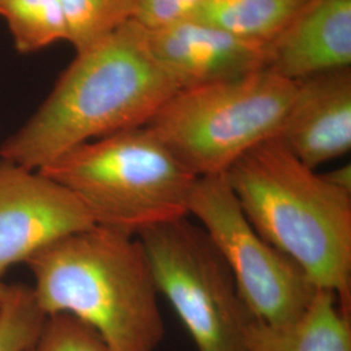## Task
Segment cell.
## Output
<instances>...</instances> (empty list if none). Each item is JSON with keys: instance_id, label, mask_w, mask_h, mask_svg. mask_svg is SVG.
Instances as JSON below:
<instances>
[{"instance_id": "obj_12", "label": "cell", "mask_w": 351, "mask_h": 351, "mask_svg": "<svg viewBox=\"0 0 351 351\" xmlns=\"http://www.w3.org/2000/svg\"><path fill=\"white\" fill-rule=\"evenodd\" d=\"M246 351H351V313L336 293L317 289L297 319L267 324L251 316L245 328Z\"/></svg>"}, {"instance_id": "obj_1", "label": "cell", "mask_w": 351, "mask_h": 351, "mask_svg": "<svg viewBox=\"0 0 351 351\" xmlns=\"http://www.w3.org/2000/svg\"><path fill=\"white\" fill-rule=\"evenodd\" d=\"M180 90L136 20L75 52L49 97L0 145V158L38 171L66 151L146 125Z\"/></svg>"}, {"instance_id": "obj_18", "label": "cell", "mask_w": 351, "mask_h": 351, "mask_svg": "<svg viewBox=\"0 0 351 351\" xmlns=\"http://www.w3.org/2000/svg\"><path fill=\"white\" fill-rule=\"evenodd\" d=\"M203 0H137L134 20L146 29H158L188 20Z\"/></svg>"}, {"instance_id": "obj_6", "label": "cell", "mask_w": 351, "mask_h": 351, "mask_svg": "<svg viewBox=\"0 0 351 351\" xmlns=\"http://www.w3.org/2000/svg\"><path fill=\"white\" fill-rule=\"evenodd\" d=\"M159 294L171 303L198 351H246L251 315L226 261L189 216L142 232Z\"/></svg>"}, {"instance_id": "obj_10", "label": "cell", "mask_w": 351, "mask_h": 351, "mask_svg": "<svg viewBox=\"0 0 351 351\" xmlns=\"http://www.w3.org/2000/svg\"><path fill=\"white\" fill-rule=\"evenodd\" d=\"M276 138L314 171L348 154L351 149V68L298 80Z\"/></svg>"}, {"instance_id": "obj_9", "label": "cell", "mask_w": 351, "mask_h": 351, "mask_svg": "<svg viewBox=\"0 0 351 351\" xmlns=\"http://www.w3.org/2000/svg\"><path fill=\"white\" fill-rule=\"evenodd\" d=\"M151 51L180 88L234 80L269 68L271 43L250 40L197 20L147 29Z\"/></svg>"}, {"instance_id": "obj_21", "label": "cell", "mask_w": 351, "mask_h": 351, "mask_svg": "<svg viewBox=\"0 0 351 351\" xmlns=\"http://www.w3.org/2000/svg\"><path fill=\"white\" fill-rule=\"evenodd\" d=\"M204 1H233V0H203V3Z\"/></svg>"}, {"instance_id": "obj_7", "label": "cell", "mask_w": 351, "mask_h": 351, "mask_svg": "<svg viewBox=\"0 0 351 351\" xmlns=\"http://www.w3.org/2000/svg\"><path fill=\"white\" fill-rule=\"evenodd\" d=\"M190 215L226 261L254 319L276 326L303 314L317 288L298 264L259 236L226 173L197 178L189 201Z\"/></svg>"}, {"instance_id": "obj_16", "label": "cell", "mask_w": 351, "mask_h": 351, "mask_svg": "<svg viewBox=\"0 0 351 351\" xmlns=\"http://www.w3.org/2000/svg\"><path fill=\"white\" fill-rule=\"evenodd\" d=\"M46 317L33 289L8 285L0 300V351L25 350L37 339Z\"/></svg>"}, {"instance_id": "obj_17", "label": "cell", "mask_w": 351, "mask_h": 351, "mask_svg": "<svg viewBox=\"0 0 351 351\" xmlns=\"http://www.w3.org/2000/svg\"><path fill=\"white\" fill-rule=\"evenodd\" d=\"M24 351H112L88 324L68 314L49 315Z\"/></svg>"}, {"instance_id": "obj_20", "label": "cell", "mask_w": 351, "mask_h": 351, "mask_svg": "<svg viewBox=\"0 0 351 351\" xmlns=\"http://www.w3.org/2000/svg\"><path fill=\"white\" fill-rule=\"evenodd\" d=\"M7 289H8V285H5V284L0 280V300L4 297V294H5Z\"/></svg>"}, {"instance_id": "obj_5", "label": "cell", "mask_w": 351, "mask_h": 351, "mask_svg": "<svg viewBox=\"0 0 351 351\" xmlns=\"http://www.w3.org/2000/svg\"><path fill=\"white\" fill-rule=\"evenodd\" d=\"M297 81L269 69L180 88L146 125L197 177L224 175L252 147L276 137Z\"/></svg>"}, {"instance_id": "obj_11", "label": "cell", "mask_w": 351, "mask_h": 351, "mask_svg": "<svg viewBox=\"0 0 351 351\" xmlns=\"http://www.w3.org/2000/svg\"><path fill=\"white\" fill-rule=\"evenodd\" d=\"M350 65L351 0H310L274 43L268 69L298 81Z\"/></svg>"}, {"instance_id": "obj_15", "label": "cell", "mask_w": 351, "mask_h": 351, "mask_svg": "<svg viewBox=\"0 0 351 351\" xmlns=\"http://www.w3.org/2000/svg\"><path fill=\"white\" fill-rule=\"evenodd\" d=\"M68 42L75 52L86 50L134 20L137 0H60Z\"/></svg>"}, {"instance_id": "obj_8", "label": "cell", "mask_w": 351, "mask_h": 351, "mask_svg": "<svg viewBox=\"0 0 351 351\" xmlns=\"http://www.w3.org/2000/svg\"><path fill=\"white\" fill-rule=\"evenodd\" d=\"M93 226V215L71 190L0 158V280L14 264Z\"/></svg>"}, {"instance_id": "obj_14", "label": "cell", "mask_w": 351, "mask_h": 351, "mask_svg": "<svg viewBox=\"0 0 351 351\" xmlns=\"http://www.w3.org/2000/svg\"><path fill=\"white\" fill-rule=\"evenodd\" d=\"M0 16L20 53H33L58 42H68L60 0H0Z\"/></svg>"}, {"instance_id": "obj_4", "label": "cell", "mask_w": 351, "mask_h": 351, "mask_svg": "<svg viewBox=\"0 0 351 351\" xmlns=\"http://www.w3.org/2000/svg\"><path fill=\"white\" fill-rule=\"evenodd\" d=\"M38 171L71 190L97 226L136 237L189 216L198 178L147 125L80 145Z\"/></svg>"}, {"instance_id": "obj_19", "label": "cell", "mask_w": 351, "mask_h": 351, "mask_svg": "<svg viewBox=\"0 0 351 351\" xmlns=\"http://www.w3.org/2000/svg\"><path fill=\"white\" fill-rule=\"evenodd\" d=\"M324 178L333 186L351 193V167L350 164L343 165L337 169H333L328 173H323Z\"/></svg>"}, {"instance_id": "obj_3", "label": "cell", "mask_w": 351, "mask_h": 351, "mask_svg": "<svg viewBox=\"0 0 351 351\" xmlns=\"http://www.w3.org/2000/svg\"><path fill=\"white\" fill-rule=\"evenodd\" d=\"M251 226L351 313V193L301 163L276 138L226 172Z\"/></svg>"}, {"instance_id": "obj_13", "label": "cell", "mask_w": 351, "mask_h": 351, "mask_svg": "<svg viewBox=\"0 0 351 351\" xmlns=\"http://www.w3.org/2000/svg\"><path fill=\"white\" fill-rule=\"evenodd\" d=\"M310 0L204 1L191 20L223 29L237 37L274 45Z\"/></svg>"}, {"instance_id": "obj_2", "label": "cell", "mask_w": 351, "mask_h": 351, "mask_svg": "<svg viewBox=\"0 0 351 351\" xmlns=\"http://www.w3.org/2000/svg\"><path fill=\"white\" fill-rule=\"evenodd\" d=\"M40 310L91 326L112 351H156L164 339L159 291L138 237L93 226L25 262Z\"/></svg>"}]
</instances>
